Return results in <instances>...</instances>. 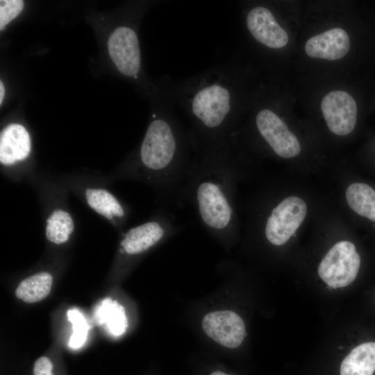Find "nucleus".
I'll return each mask as SVG.
<instances>
[{"label":"nucleus","instance_id":"nucleus-6","mask_svg":"<svg viewBox=\"0 0 375 375\" xmlns=\"http://www.w3.org/2000/svg\"><path fill=\"white\" fill-rule=\"evenodd\" d=\"M255 126L260 137L279 157L291 158L299 154V140L272 110L260 109L255 117Z\"/></svg>","mask_w":375,"mask_h":375},{"label":"nucleus","instance_id":"nucleus-5","mask_svg":"<svg viewBox=\"0 0 375 375\" xmlns=\"http://www.w3.org/2000/svg\"><path fill=\"white\" fill-rule=\"evenodd\" d=\"M306 213V203L301 197L283 199L264 218L262 227L265 239L272 245L285 244L303 222Z\"/></svg>","mask_w":375,"mask_h":375},{"label":"nucleus","instance_id":"nucleus-10","mask_svg":"<svg viewBox=\"0 0 375 375\" xmlns=\"http://www.w3.org/2000/svg\"><path fill=\"white\" fill-rule=\"evenodd\" d=\"M246 25L251 36L268 48L280 49L288 44L287 32L266 7L255 6L249 10L246 17Z\"/></svg>","mask_w":375,"mask_h":375},{"label":"nucleus","instance_id":"nucleus-17","mask_svg":"<svg viewBox=\"0 0 375 375\" xmlns=\"http://www.w3.org/2000/svg\"><path fill=\"white\" fill-rule=\"evenodd\" d=\"M96 317L99 324L103 325L112 335L123 334L127 327L125 310L116 301L106 298L98 306Z\"/></svg>","mask_w":375,"mask_h":375},{"label":"nucleus","instance_id":"nucleus-19","mask_svg":"<svg viewBox=\"0 0 375 375\" xmlns=\"http://www.w3.org/2000/svg\"><path fill=\"white\" fill-rule=\"evenodd\" d=\"M68 319L73 325V334L70 337L69 346L73 349L81 347L87 338L89 326L80 311L73 308L67 311Z\"/></svg>","mask_w":375,"mask_h":375},{"label":"nucleus","instance_id":"nucleus-15","mask_svg":"<svg viewBox=\"0 0 375 375\" xmlns=\"http://www.w3.org/2000/svg\"><path fill=\"white\" fill-rule=\"evenodd\" d=\"M88 205L97 213L110 221H122L126 217L124 208L109 191L88 188L85 190Z\"/></svg>","mask_w":375,"mask_h":375},{"label":"nucleus","instance_id":"nucleus-16","mask_svg":"<svg viewBox=\"0 0 375 375\" xmlns=\"http://www.w3.org/2000/svg\"><path fill=\"white\" fill-rule=\"evenodd\" d=\"M53 277L48 272H40L20 282L15 290L16 297L26 303H33L45 299L49 294Z\"/></svg>","mask_w":375,"mask_h":375},{"label":"nucleus","instance_id":"nucleus-14","mask_svg":"<svg viewBox=\"0 0 375 375\" xmlns=\"http://www.w3.org/2000/svg\"><path fill=\"white\" fill-rule=\"evenodd\" d=\"M375 341L363 342L346 356L341 362L340 375H374Z\"/></svg>","mask_w":375,"mask_h":375},{"label":"nucleus","instance_id":"nucleus-20","mask_svg":"<svg viewBox=\"0 0 375 375\" xmlns=\"http://www.w3.org/2000/svg\"><path fill=\"white\" fill-rule=\"evenodd\" d=\"M24 3L22 0L0 1V29L15 19L22 10Z\"/></svg>","mask_w":375,"mask_h":375},{"label":"nucleus","instance_id":"nucleus-11","mask_svg":"<svg viewBox=\"0 0 375 375\" xmlns=\"http://www.w3.org/2000/svg\"><path fill=\"white\" fill-rule=\"evenodd\" d=\"M350 49L347 33L340 28H333L309 38L305 51L312 58L335 60L347 55Z\"/></svg>","mask_w":375,"mask_h":375},{"label":"nucleus","instance_id":"nucleus-1","mask_svg":"<svg viewBox=\"0 0 375 375\" xmlns=\"http://www.w3.org/2000/svg\"><path fill=\"white\" fill-rule=\"evenodd\" d=\"M240 177L231 144L197 152L176 205L190 203L202 226L227 241L238 227L235 194Z\"/></svg>","mask_w":375,"mask_h":375},{"label":"nucleus","instance_id":"nucleus-4","mask_svg":"<svg viewBox=\"0 0 375 375\" xmlns=\"http://www.w3.org/2000/svg\"><path fill=\"white\" fill-rule=\"evenodd\" d=\"M361 263L360 254L354 243L342 240L326 253L317 272L320 278L328 286L334 289L344 288L356 280Z\"/></svg>","mask_w":375,"mask_h":375},{"label":"nucleus","instance_id":"nucleus-21","mask_svg":"<svg viewBox=\"0 0 375 375\" xmlns=\"http://www.w3.org/2000/svg\"><path fill=\"white\" fill-rule=\"evenodd\" d=\"M53 365L47 357L39 358L34 363V375H52Z\"/></svg>","mask_w":375,"mask_h":375},{"label":"nucleus","instance_id":"nucleus-12","mask_svg":"<svg viewBox=\"0 0 375 375\" xmlns=\"http://www.w3.org/2000/svg\"><path fill=\"white\" fill-rule=\"evenodd\" d=\"M31 138L21 124H11L0 134V162L11 165L26 158L31 151Z\"/></svg>","mask_w":375,"mask_h":375},{"label":"nucleus","instance_id":"nucleus-9","mask_svg":"<svg viewBox=\"0 0 375 375\" xmlns=\"http://www.w3.org/2000/svg\"><path fill=\"white\" fill-rule=\"evenodd\" d=\"M206 334L220 345L238 347L246 336L242 319L231 310H218L206 314L202 321Z\"/></svg>","mask_w":375,"mask_h":375},{"label":"nucleus","instance_id":"nucleus-23","mask_svg":"<svg viewBox=\"0 0 375 375\" xmlns=\"http://www.w3.org/2000/svg\"><path fill=\"white\" fill-rule=\"evenodd\" d=\"M209 375H232V374H230L226 372H224V371H222V370H219V369H216V370H213L212 372H211Z\"/></svg>","mask_w":375,"mask_h":375},{"label":"nucleus","instance_id":"nucleus-3","mask_svg":"<svg viewBox=\"0 0 375 375\" xmlns=\"http://www.w3.org/2000/svg\"><path fill=\"white\" fill-rule=\"evenodd\" d=\"M169 99L179 103L189 117L196 152L231 144L235 91L227 65L169 85Z\"/></svg>","mask_w":375,"mask_h":375},{"label":"nucleus","instance_id":"nucleus-7","mask_svg":"<svg viewBox=\"0 0 375 375\" xmlns=\"http://www.w3.org/2000/svg\"><path fill=\"white\" fill-rule=\"evenodd\" d=\"M108 47L117 69L126 76L138 79L141 53L136 32L129 26H119L110 35Z\"/></svg>","mask_w":375,"mask_h":375},{"label":"nucleus","instance_id":"nucleus-18","mask_svg":"<svg viewBox=\"0 0 375 375\" xmlns=\"http://www.w3.org/2000/svg\"><path fill=\"white\" fill-rule=\"evenodd\" d=\"M74 230L73 218L64 210H54L47 219L45 234L52 243L60 244L66 242Z\"/></svg>","mask_w":375,"mask_h":375},{"label":"nucleus","instance_id":"nucleus-8","mask_svg":"<svg viewBox=\"0 0 375 375\" xmlns=\"http://www.w3.org/2000/svg\"><path fill=\"white\" fill-rule=\"evenodd\" d=\"M321 110L328 129L343 136L351 133L357 120V104L353 97L342 90L326 94L321 102Z\"/></svg>","mask_w":375,"mask_h":375},{"label":"nucleus","instance_id":"nucleus-2","mask_svg":"<svg viewBox=\"0 0 375 375\" xmlns=\"http://www.w3.org/2000/svg\"><path fill=\"white\" fill-rule=\"evenodd\" d=\"M170 108L153 114L137 156L125 172L151 184L164 201L177 204L195 156L190 131L181 125Z\"/></svg>","mask_w":375,"mask_h":375},{"label":"nucleus","instance_id":"nucleus-22","mask_svg":"<svg viewBox=\"0 0 375 375\" xmlns=\"http://www.w3.org/2000/svg\"><path fill=\"white\" fill-rule=\"evenodd\" d=\"M5 89L3 82H0V104L2 103L3 97H4Z\"/></svg>","mask_w":375,"mask_h":375},{"label":"nucleus","instance_id":"nucleus-13","mask_svg":"<svg viewBox=\"0 0 375 375\" xmlns=\"http://www.w3.org/2000/svg\"><path fill=\"white\" fill-rule=\"evenodd\" d=\"M345 198L352 211L375 228V187L365 181L353 182L346 189Z\"/></svg>","mask_w":375,"mask_h":375}]
</instances>
